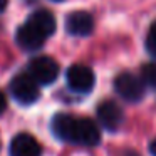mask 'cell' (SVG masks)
Wrapping results in <instances>:
<instances>
[{"mask_svg": "<svg viewBox=\"0 0 156 156\" xmlns=\"http://www.w3.org/2000/svg\"><path fill=\"white\" fill-rule=\"evenodd\" d=\"M66 82H67L71 91L77 92V94H87V92H91L94 89L96 76L87 66L74 64L67 69Z\"/></svg>", "mask_w": 156, "mask_h": 156, "instance_id": "cell-5", "label": "cell"}, {"mask_svg": "<svg viewBox=\"0 0 156 156\" xmlns=\"http://www.w3.org/2000/svg\"><path fill=\"white\" fill-rule=\"evenodd\" d=\"M149 153H151V156H156V138L149 143Z\"/></svg>", "mask_w": 156, "mask_h": 156, "instance_id": "cell-14", "label": "cell"}, {"mask_svg": "<svg viewBox=\"0 0 156 156\" xmlns=\"http://www.w3.org/2000/svg\"><path fill=\"white\" fill-rule=\"evenodd\" d=\"M141 81L144 86L156 89V62H148L141 67Z\"/></svg>", "mask_w": 156, "mask_h": 156, "instance_id": "cell-11", "label": "cell"}, {"mask_svg": "<svg viewBox=\"0 0 156 156\" xmlns=\"http://www.w3.org/2000/svg\"><path fill=\"white\" fill-rule=\"evenodd\" d=\"M66 30L74 37H86L94 30V19L86 10H76L66 17Z\"/></svg>", "mask_w": 156, "mask_h": 156, "instance_id": "cell-7", "label": "cell"}, {"mask_svg": "<svg viewBox=\"0 0 156 156\" xmlns=\"http://www.w3.org/2000/svg\"><path fill=\"white\" fill-rule=\"evenodd\" d=\"M51 129L61 141L81 146H96L101 141L99 126L89 118H74L67 112H57L51 121Z\"/></svg>", "mask_w": 156, "mask_h": 156, "instance_id": "cell-1", "label": "cell"}, {"mask_svg": "<svg viewBox=\"0 0 156 156\" xmlns=\"http://www.w3.org/2000/svg\"><path fill=\"white\" fill-rule=\"evenodd\" d=\"M144 82L131 72H122L114 79V91L128 102H139L144 98Z\"/></svg>", "mask_w": 156, "mask_h": 156, "instance_id": "cell-3", "label": "cell"}, {"mask_svg": "<svg viewBox=\"0 0 156 156\" xmlns=\"http://www.w3.org/2000/svg\"><path fill=\"white\" fill-rule=\"evenodd\" d=\"M15 41H17L19 47H22L24 51H29V52H34V51H39L42 49L44 42L47 39L37 30L34 29L29 22H25L24 25L17 29V34H15Z\"/></svg>", "mask_w": 156, "mask_h": 156, "instance_id": "cell-9", "label": "cell"}, {"mask_svg": "<svg viewBox=\"0 0 156 156\" xmlns=\"http://www.w3.org/2000/svg\"><path fill=\"white\" fill-rule=\"evenodd\" d=\"M5 109H7V98H5L4 92L0 91V116L5 112Z\"/></svg>", "mask_w": 156, "mask_h": 156, "instance_id": "cell-13", "label": "cell"}, {"mask_svg": "<svg viewBox=\"0 0 156 156\" xmlns=\"http://www.w3.org/2000/svg\"><path fill=\"white\" fill-rule=\"evenodd\" d=\"M54 2H61V0H54Z\"/></svg>", "mask_w": 156, "mask_h": 156, "instance_id": "cell-16", "label": "cell"}, {"mask_svg": "<svg viewBox=\"0 0 156 156\" xmlns=\"http://www.w3.org/2000/svg\"><path fill=\"white\" fill-rule=\"evenodd\" d=\"M146 51L156 57V22H153L151 27L148 30V35H146Z\"/></svg>", "mask_w": 156, "mask_h": 156, "instance_id": "cell-12", "label": "cell"}, {"mask_svg": "<svg viewBox=\"0 0 156 156\" xmlns=\"http://www.w3.org/2000/svg\"><path fill=\"white\" fill-rule=\"evenodd\" d=\"M7 4H9V0H0V14L7 9Z\"/></svg>", "mask_w": 156, "mask_h": 156, "instance_id": "cell-15", "label": "cell"}, {"mask_svg": "<svg viewBox=\"0 0 156 156\" xmlns=\"http://www.w3.org/2000/svg\"><path fill=\"white\" fill-rule=\"evenodd\" d=\"M98 121L108 131H118L124 122V112L114 101H102L98 106Z\"/></svg>", "mask_w": 156, "mask_h": 156, "instance_id": "cell-6", "label": "cell"}, {"mask_svg": "<svg viewBox=\"0 0 156 156\" xmlns=\"http://www.w3.org/2000/svg\"><path fill=\"white\" fill-rule=\"evenodd\" d=\"M59 64L49 55H39L34 57L29 64V74L35 79L39 86H49L57 79L59 76Z\"/></svg>", "mask_w": 156, "mask_h": 156, "instance_id": "cell-4", "label": "cell"}, {"mask_svg": "<svg viewBox=\"0 0 156 156\" xmlns=\"http://www.w3.org/2000/svg\"><path fill=\"white\" fill-rule=\"evenodd\" d=\"M10 92L14 99L22 106L34 104L41 96V89L35 79L29 72H20L10 81Z\"/></svg>", "mask_w": 156, "mask_h": 156, "instance_id": "cell-2", "label": "cell"}, {"mask_svg": "<svg viewBox=\"0 0 156 156\" xmlns=\"http://www.w3.org/2000/svg\"><path fill=\"white\" fill-rule=\"evenodd\" d=\"M9 153L10 156H41L42 148L32 134L20 133L10 141Z\"/></svg>", "mask_w": 156, "mask_h": 156, "instance_id": "cell-8", "label": "cell"}, {"mask_svg": "<svg viewBox=\"0 0 156 156\" xmlns=\"http://www.w3.org/2000/svg\"><path fill=\"white\" fill-rule=\"evenodd\" d=\"M27 22L34 29H37L45 39H49L51 35H54L55 27H57L54 14L49 12V10H45V9H41V10H35L34 14H30V17L27 19Z\"/></svg>", "mask_w": 156, "mask_h": 156, "instance_id": "cell-10", "label": "cell"}]
</instances>
